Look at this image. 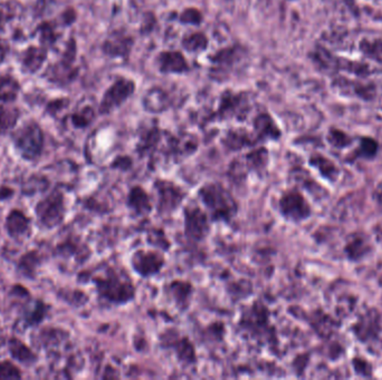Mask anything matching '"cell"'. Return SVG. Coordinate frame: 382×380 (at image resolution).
<instances>
[{"mask_svg": "<svg viewBox=\"0 0 382 380\" xmlns=\"http://www.w3.org/2000/svg\"><path fill=\"white\" fill-rule=\"evenodd\" d=\"M23 377L22 372L10 361H0V379H20Z\"/></svg>", "mask_w": 382, "mask_h": 380, "instance_id": "17", "label": "cell"}, {"mask_svg": "<svg viewBox=\"0 0 382 380\" xmlns=\"http://www.w3.org/2000/svg\"><path fill=\"white\" fill-rule=\"evenodd\" d=\"M67 104H69V101L67 100L55 101V102H51V104H49L47 112H49L51 115H55L58 111H60V108L63 110V107H65Z\"/></svg>", "mask_w": 382, "mask_h": 380, "instance_id": "20", "label": "cell"}, {"mask_svg": "<svg viewBox=\"0 0 382 380\" xmlns=\"http://www.w3.org/2000/svg\"><path fill=\"white\" fill-rule=\"evenodd\" d=\"M20 86L18 80L10 75L0 76V101L1 102H14L17 98Z\"/></svg>", "mask_w": 382, "mask_h": 380, "instance_id": "9", "label": "cell"}, {"mask_svg": "<svg viewBox=\"0 0 382 380\" xmlns=\"http://www.w3.org/2000/svg\"><path fill=\"white\" fill-rule=\"evenodd\" d=\"M23 7L17 1H3L0 3V31H3L7 24L19 16Z\"/></svg>", "mask_w": 382, "mask_h": 380, "instance_id": "11", "label": "cell"}, {"mask_svg": "<svg viewBox=\"0 0 382 380\" xmlns=\"http://www.w3.org/2000/svg\"><path fill=\"white\" fill-rule=\"evenodd\" d=\"M133 89L134 84L131 80H117L104 94L102 103H101V112L106 113L122 104L133 93Z\"/></svg>", "mask_w": 382, "mask_h": 380, "instance_id": "3", "label": "cell"}, {"mask_svg": "<svg viewBox=\"0 0 382 380\" xmlns=\"http://www.w3.org/2000/svg\"><path fill=\"white\" fill-rule=\"evenodd\" d=\"M42 259L38 251H28L19 259L17 264L18 273L26 278L35 279L38 267L40 266Z\"/></svg>", "mask_w": 382, "mask_h": 380, "instance_id": "8", "label": "cell"}, {"mask_svg": "<svg viewBox=\"0 0 382 380\" xmlns=\"http://www.w3.org/2000/svg\"><path fill=\"white\" fill-rule=\"evenodd\" d=\"M19 110L17 107L0 105V134H6L17 124Z\"/></svg>", "mask_w": 382, "mask_h": 380, "instance_id": "12", "label": "cell"}, {"mask_svg": "<svg viewBox=\"0 0 382 380\" xmlns=\"http://www.w3.org/2000/svg\"><path fill=\"white\" fill-rule=\"evenodd\" d=\"M93 116V110L91 107H84L82 111L77 112L72 116V122L76 128H85L90 124Z\"/></svg>", "mask_w": 382, "mask_h": 380, "instance_id": "19", "label": "cell"}, {"mask_svg": "<svg viewBox=\"0 0 382 380\" xmlns=\"http://www.w3.org/2000/svg\"><path fill=\"white\" fill-rule=\"evenodd\" d=\"M47 58V49L44 46H31L23 55V67L29 74L38 73Z\"/></svg>", "mask_w": 382, "mask_h": 380, "instance_id": "6", "label": "cell"}, {"mask_svg": "<svg viewBox=\"0 0 382 380\" xmlns=\"http://www.w3.org/2000/svg\"><path fill=\"white\" fill-rule=\"evenodd\" d=\"M14 196V190L8 187H0V201L7 200Z\"/></svg>", "mask_w": 382, "mask_h": 380, "instance_id": "21", "label": "cell"}, {"mask_svg": "<svg viewBox=\"0 0 382 380\" xmlns=\"http://www.w3.org/2000/svg\"><path fill=\"white\" fill-rule=\"evenodd\" d=\"M128 40L126 37L120 38V36H117V37H112L106 42V45H104V51L108 54L115 55V54H123V53H126L128 51Z\"/></svg>", "mask_w": 382, "mask_h": 380, "instance_id": "16", "label": "cell"}, {"mask_svg": "<svg viewBox=\"0 0 382 380\" xmlns=\"http://www.w3.org/2000/svg\"><path fill=\"white\" fill-rule=\"evenodd\" d=\"M47 312H49V306L43 301H36L34 308L26 315V325L28 327L38 326L45 319Z\"/></svg>", "mask_w": 382, "mask_h": 380, "instance_id": "14", "label": "cell"}, {"mask_svg": "<svg viewBox=\"0 0 382 380\" xmlns=\"http://www.w3.org/2000/svg\"><path fill=\"white\" fill-rule=\"evenodd\" d=\"M38 222L46 229H53L60 225L65 214L64 196L60 191H54L35 207Z\"/></svg>", "mask_w": 382, "mask_h": 380, "instance_id": "2", "label": "cell"}, {"mask_svg": "<svg viewBox=\"0 0 382 380\" xmlns=\"http://www.w3.org/2000/svg\"><path fill=\"white\" fill-rule=\"evenodd\" d=\"M38 33H40V40L44 47L49 49L54 45L58 40V34L54 25L51 23H43L38 26Z\"/></svg>", "mask_w": 382, "mask_h": 380, "instance_id": "15", "label": "cell"}, {"mask_svg": "<svg viewBox=\"0 0 382 380\" xmlns=\"http://www.w3.org/2000/svg\"><path fill=\"white\" fill-rule=\"evenodd\" d=\"M8 350L15 361L23 365L32 366L38 361V356L35 355L33 350L18 338L13 337L9 339Z\"/></svg>", "mask_w": 382, "mask_h": 380, "instance_id": "7", "label": "cell"}, {"mask_svg": "<svg viewBox=\"0 0 382 380\" xmlns=\"http://www.w3.org/2000/svg\"><path fill=\"white\" fill-rule=\"evenodd\" d=\"M75 54H76L75 42L71 40L66 46L65 51L60 62H56L47 71V76L51 82L63 83L64 80L71 78L72 65L75 60Z\"/></svg>", "mask_w": 382, "mask_h": 380, "instance_id": "4", "label": "cell"}, {"mask_svg": "<svg viewBox=\"0 0 382 380\" xmlns=\"http://www.w3.org/2000/svg\"><path fill=\"white\" fill-rule=\"evenodd\" d=\"M13 141L20 155L27 161H35L43 153L44 133L38 123H27L14 132Z\"/></svg>", "mask_w": 382, "mask_h": 380, "instance_id": "1", "label": "cell"}, {"mask_svg": "<svg viewBox=\"0 0 382 380\" xmlns=\"http://www.w3.org/2000/svg\"><path fill=\"white\" fill-rule=\"evenodd\" d=\"M5 227L10 238H23L31 231V218L23 211L14 209L7 216Z\"/></svg>", "mask_w": 382, "mask_h": 380, "instance_id": "5", "label": "cell"}, {"mask_svg": "<svg viewBox=\"0 0 382 380\" xmlns=\"http://www.w3.org/2000/svg\"><path fill=\"white\" fill-rule=\"evenodd\" d=\"M144 104L150 111H163L168 105V97L161 89H152L144 98Z\"/></svg>", "mask_w": 382, "mask_h": 380, "instance_id": "13", "label": "cell"}, {"mask_svg": "<svg viewBox=\"0 0 382 380\" xmlns=\"http://www.w3.org/2000/svg\"><path fill=\"white\" fill-rule=\"evenodd\" d=\"M183 45H185V49H188L189 51H203L207 45V40L201 34L191 35L189 38H185L183 40Z\"/></svg>", "mask_w": 382, "mask_h": 380, "instance_id": "18", "label": "cell"}, {"mask_svg": "<svg viewBox=\"0 0 382 380\" xmlns=\"http://www.w3.org/2000/svg\"><path fill=\"white\" fill-rule=\"evenodd\" d=\"M160 66L166 73H180L187 69V62L179 53H165L160 56Z\"/></svg>", "mask_w": 382, "mask_h": 380, "instance_id": "10", "label": "cell"}, {"mask_svg": "<svg viewBox=\"0 0 382 380\" xmlns=\"http://www.w3.org/2000/svg\"><path fill=\"white\" fill-rule=\"evenodd\" d=\"M9 51V45L5 40H0V62H3Z\"/></svg>", "mask_w": 382, "mask_h": 380, "instance_id": "22", "label": "cell"}]
</instances>
